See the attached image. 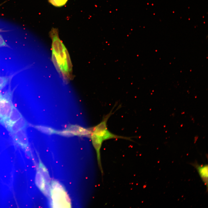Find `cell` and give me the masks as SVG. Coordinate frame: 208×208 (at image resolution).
<instances>
[{
	"label": "cell",
	"mask_w": 208,
	"mask_h": 208,
	"mask_svg": "<svg viewBox=\"0 0 208 208\" xmlns=\"http://www.w3.org/2000/svg\"><path fill=\"white\" fill-rule=\"evenodd\" d=\"M52 40V59L58 72L65 83L73 78L72 65L67 49L59 38L57 29L52 28L49 33Z\"/></svg>",
	"instance_id": "1"
},
{
	"label": "cell",
	"mask_w": 208,
	"mask_h": 208,
	"mask_svg": "<svg viewBox=\"0 0 208 208\" xmlns=\"http://www.w3.org/2000/svg\"><path fill=\"white\" fill-rule=\"evenodd\" d=\"M12 95L13 92L9 90L0 98V123L3 125L9 117L13 105Z\"/></svg>",
	"instance_id": "2"
},
{
	"label": "cell",
	"mask_w": 208,
	"mask_h": 208,
	"mask_svg": "<svg viewBox=\"0 0 208 208\" xmlns=\"http://www.w3.org/2000/svg\"><path fill=\"white\" fill-rule=\"evenodd\" d=\"M12 135L14 142L27 153H29V142L25 129L19 131Z\"/></svg>",
	"instance_id": "3"
},
{
	"label": "cell",
	"mask_w": 208,
	"mask_h": 208,
	"mask_svg": "<svg viewBox=\"0 0 208 208\" xmlns=\"http://www.w3.org/2000/svg\"><path fill=\"white\" fill-rule=\"evenodd\" d=\"M28 125L27 121L23 116L11 125L6 128L10 133L12 135L19 131L25 129Z\"/></svg>",
	"instance_id": "4"
},
{
	"label": "cell",
	"mask_w": 208,
	"mask_h": 208,
	"mask_svg": "<svg viewBox=\"0 0 208 208\" xmlns=\"http://www.w3.org/2000/svg\"><path fill=\"white\" fill-rule=\"evenodd\" d=\"M23 116L19 110L13 105L10 114L5 121L3 125L6 128L11 125Z\"/></svg>",
	"instance_id": "5"
},
{
	"label": "cell",
	"mask_w": 208,
	"mask_h": 208,
	"mask_svg": "<svg viewBox=\"0 0 208 208\" xmlns=\"http://www.w3.org/2000/svg\"><path fill=\"white\" fill-rule=\"evenodd\" d=\"M192 165L196 168L202 181L207 187L208 176L207 165H200L196 163L192 164Z\"/></svg>",
	"instance_id": "6"
},
{
	"label": "cell",
	"mask_w": 208,
	"mask_h": 208,
	"mask_svg": "<svg viewBox=\"0 0 208 208\" xmlns=\"http://www.w3.org/2000/svg\"><path fill=\"white\" fill-rule=\"evenodd\" d=\"M68 0H49V2L53 5L61 7L66 4Z\"/></svg>",
	"instance_id": "7"
},
{
	"label": "cell",
	"mask_w": 208,
	"mask_h": 208,
	"mask_svg": "<svg viewBox=\"0 0 208 208\" xmlns=\"http://www.w3.org/2000/svg\"><path fill=\"white\" fill-rule=\"evenodd\" d=\"M9 80L7 77H0V90L7 84Z\"/></svg>",
	"instance_id": "8"
},
{
	"label": "cell",
	"mask_w": 208,
	"mask_h": 208,
	"mask_svg": "<svg viewBox=\"0 0 208 208\" xmlns=\"http://www.w3.org/2000/svg\"><path fill=\"white\" fill-rule=\"evenodd\" d=\"M8 45L5 42L2 36L0 35V47H8Z\"/></svg>",
	"instance_id": "9"
},
{
	"label": "cell",
	"mask_w": 208,
	"mask_h": 208,
	"mask_svg": "<svg viewBox=\"0 0 208 208\" xmlns=\"http://www.w3.org/2000/svg\"><path fill=\"white\" fill-rule=\"evenodd\" d=\"M2 94H1V93L0 92V98L2 96Z\"/></svg>",
	"instance_id": "10"
}]
</instances>
